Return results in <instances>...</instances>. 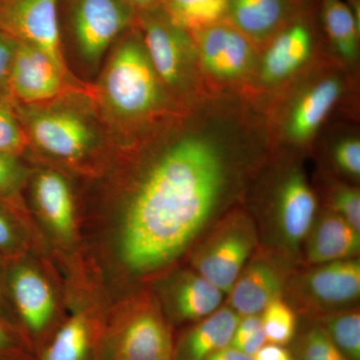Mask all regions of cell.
Instances as JSON below:
<instances>
[{
  "label": "cell",
  "instance_id": "74e56055",
  "mask_svg": "<svg viewBox=\"0 0 360 360\" xmlns=\"http://www.w3.org/2000/svg\"><path fill=\"white\" fill-rule=\"evenodd\" d=\"M345 2L354 20L360 25V0H345Z\"/></svg>",
  "mask_w": 360,
  "mask_h": 360
},
{
  "label": "cell",
  "instance_id": "cb8c5ba5",
  "mask_svg": "<svg viewBox=\"0 0 360 360\" xmlns=\"http://www.w3.org/2000/svg\"><path fill=\"white\" fill-rule=\"evenodd\" d=\"M224 292L200 274L179 279L172 293L174 314L180 321H201L219 309Z\"/></svg>",
  "mask_w": 360,
  "mask_h": 360
},
{
  "label": "cell",
  "instance_id": "4fadbf2b",
  "mask_svg": "<svg viewBox=\"0 0 360 360\" xmlns=\"http://www.w3.org/2000/svg\"><path fill=\"white\" fill-rule=\"evenodd\" d=\"M0 30L32 45L68 71L58 20V0H6L0 6Z\"/></svg>",
  "mask_w": 360,
  "mask_h": 360
},
{
  "label": "cell",
  "instance_id": "f1b7e54d",
  "mask_svg": "<svg viewBox=\"0 0 360 360\" xmlns=\"http://www.w3.org/2000/svg\"><path fill=\"white\" fill-rule=\"evenodd\" d=\"M27 146L15 106L8 97L0 96V155L20 156Z\"/></svg>",
  "mask_w": 360,
  "mask_h": 360
},
{
  "label": "cell",
  "instance_id": "7c38bea8",
  "mask_svg": "<svg viewBox=\"0 0 360 360\" xmlns=\"http://www.w3.org/2000/svg\"><path fill=\"white\" fill-rule=\"evenodd\" d=\"M248 222L245 214L234 213L196 255L198 274L224 293L231 290L255 245L252 227Z\"/></svg>",
  "mask_w": 360,
  "mask_h": 360
},
{
  "label": "cell",
  "instance_id": "8992f818",
  "mask_svg": "<svg viewBox=\"0 0 360 360\" xmlns=\"http://www.w3.org/2000/svg\"><path fill=\"white\" fill-rule=\"evenodd\" d=\"M136 25L156 73L179 108H189L210 96L191 32L175 25L162 8L137 13Z\"/></svg>",
  "mask_w": 360,
  "mask_h": 360
},
{
  "label": "cell",
  "instance_id": "8d00e7d4",
  "mask_svg": "<svg viewBox=\"0 0 360 360\" xmlns=\"http://www.w3.org/2000/svg\"><path fill=\"white\" fill-rule=\"evenodd\" d=\"M18 347L15 338L8 328L0 321V354H9Z\"/></svg>",
  "mask_w": 360,
  "mask_h": 360
},
{
  "label": "cell",
  "instance_id": "ffe728a7",
  "mask_svg": "<svg viewBox=\"0 0 360 360\" xmlns=\"http://www.w3.org/2000/svg\"><path fill=\"white\" fill-rule=\"evenodd\" d=\"M307 245V259L316 265L354 258L360 250V231L340 215L326 210L315 219Z\"/></svg>",
  "mask_w": 360,
  "mask_h": 360
},
{
  "label": "cell",
  "instance_id": "83f0119b",
  "mask_svg": "<svg viewBox=\"0 0 360 360\" xmlns=\"http://www.w3.org/2000/svg\"><path fill=\"white\" fill-rule=\"evenodd\" d=\"M341 352L350 360H360V314L359 311L333 315L324 328Z\"/></svg>",
  "mask_w": 360,
  "mask_h": 360
},
{
  "label": "cell",
  "instance_id": "9a60e30c",
  "mask_svg": "<svg viewBox=\"0 0 360 360\" xmlns=\"http://www.w3.org/2000/svg\"><path fill=\"white\" fill-rule=\"evenodd\" d=\"M307 1L229 0L225 21L260 49Z\"/></svg>",
  "mask_w": 360,
  "mask_h": 360
},
{
  "label": "cell",
  "instance_id": "ba28073f",
  "mask_svg": "<svg viewBox=\"0 0 360 360\" xmlns=\"http://www.w3.org/2000/svg\"><path fill=\"white\" fill-rule=\"evenodd\" d=\"M270 158V202L281 236L296 250L314 226L319 200L298 161L300 155L271 151Z\"/></svg>",
  "mask_w": 360,
  "mask_h": 360
},
{
  "label": "cell",
  "instance_id": "f546056e",
  "mask_svg": "<svg viewBox=\"0 0 360 360\" xmlns=\"http://www.w3.org/2000/svg\"><path fill=\"white\" fill-rule=\"evenodd\" d=\"M300 355L302 360H348L322 328H312L307 333L302 340Z\"/></svg>",
  "mask_w": 360,
  "mask_h": 360
},
{
  "label": "cell",
  "instance_id": "277c9868",
  "mask_svg": "<svg viewBox=\"0 0 360 360\" xmlns=\"http://www.w3.org/2000/svg\"><path fill=\"white\" fill-rule=\"evenodd\" d=\"M326 58L317 20L316 0H307L260 47L255 70L239 94L264 112L281 90Z\"/></svg>",
  "mask_w": 360,
  "mask_h": 360
},
{
  "label": "cell",
  "instance_id": "7402d4cb",
  "mask_svg": "<svg viewBox=\"0 0 360 360\" xmlns=\"http://www.w3.org/2000/svg\"><path fill=\"white\" fill-rule=\"evenodd\" d=\"M316 150L340 176L354 184L359 181V120L340 118L328 123L315 139L311 153Z\"/></svg>",
  "mask_w": 360,
  "mask_h": 360
},
{
  "label": "cell",
  "instance_id": "484cf974",
  "mask_svg": "<svg viewBox=\"0 0 360 360\" xmlns=\"http://www.w3.org/2000/svg\"><path fill=\"white\" fill-rule=\"evenodd\" d=\"M328 210L340 215L360 231V191L356 184L328 177L322 179Z\"/></svg>",
  "mask_w": 360,
  "mask_h": 360
},
{
  "label": "cell",
  "instance_id": "4dcf8cb0",
  "mask_svg": "<svg viewBox=\"0 0 360 360\" xmlns=\"http://www.w3.org/2000/svg\"><path fill=\"white\" fill-rule=\"evenodd\" d=\"M27 176L20 156L0 155V202L13 198Z\"/></svg>",
  "mask_w": 360,
  "mask_h": 360
},
{
  "label": "cell",
  "instance_id": "d590c367",
  "mask_svg": "<svg viewBox=\"0 0 360 360\" xmlns=\"http://www.w3.org/2000/svg\"><path fill=\"white\" fill-rule=\"evenodd\" d=\"M136 11V13L158 11L162 8L165 0H123Z\"/></svg>",
  "mask_w": 360,
  "mask_h": 360
},
{
  "label": "cell",
  "instance_id": "d6a6232c",
  "mask_svg": "<svg viewBox=\"0 0 360 360\" xmlns=\"http://www.w3.org/2000/svg\"><path fill=\"white\" fill-rule=\"evenodd\" d=\"M20 243L18 229L8 213L0 205V250H13Z\"/></svg>",
  "mask_w": 360,
  "mask_h": 360
},
{
  "label": "cell",
  "instance_id": "603a6c76",
  "mask_svg": "<svg viewBox=\"0 0 360 360\" xmlns=\"http://www.w3.org/2000/svg\"><path fill=\"white\" fill-rule=\"evenodd\" d=\"M240 315L224 307L201 319L174 345V360H205L231 345Z\"/></svg>",
  "mask_w": 360,
  "mask_h": 360
},
{
  "label": "cell",
  "instance_id": "e0dca14e",
  "mask_svg": "<svg viewBox=\"0 0 360 360\" xmlns=\"http://www.w3.org/2000/svg\"><path fill=\"white\" fill-rule=\"evenodd\" d=\"M305 297L322 307L354 302L360 295V262L356 258L319 264L302 281Z\"/></svg>",
  "mask_w": 360,
  "mask_h": 360
},
{
  "label": "cell",
  "instance_id": "6da1fadb",
  "mask_svg": "<svg viewBox=\"0 0 360 360\" xmlns=\"http://www.w3.org/2000/svg\"><path fill=\"white\" fill-rule=\"evenodd\" d=\"M135 144L144 161L125 202L118 250L139 274L179 257L270 153L264 113L239 92L210 94Z\"/></svg>",
  "mask_w": 360,
  "mask_h": 360
},
{
  "label": "cell",
  "instance_id": "4316f807",
  "mask_svg": "<svg viewBox=\"0 0 360 360\" xmlns=\"http://www.w3.org/2000/svg\"><path fill=\"white\" fill-rule=\"evenodd\" d=\"M260 317L266 341L283 347L290 342L296 330V317L288 303L281 298L272 300Z\"/></svg>",
  "mask_w": 360,
  "mask_h": 360
},
{
  "label": "cell",
  "instance_id": "44dd1931",
  "mask_svg": "<svg viewBox=\"0 0 360 360\" xmlns=\"http://www.w3.org/2000/svg\"><path fill=\"white\" fill-rule=\"evenodd\" d=\"M283 286V274L276 266L257 260L243 269L229 291L231 309L240 316L258 314L281 298Z\"/></svg>",
  "mask_w": 360,
  "mask_h": 360
},
{
  "label": "cell",
  "instance_id": "5b68a950",
  "mask_svg": "<svg viewBox=\"0 0 360 360\" xmlns=\"http://www.w3.org/2000/svg\"><path fill=\"white\" fill-rule=\"evenodd\" d=\"M92 101L75 94L37 105L13 104L28 144L58 160L77 161L91 155L103 139Z\"/></svg>",
  "mask_w": 360,
  "mask_h": 360
},
{
  "label": "cell",
  "instance_id": "d4e9b609",
  "mask_svg": "<svg viewBox=\"0 0 360 360\" xmlns=\"http://www.w3.org/2000/svg\"><path fill=\"white\" fill-rule=\"evenodd\" d=\"M229 0H165L163 11L175 25L193 33L225 21Z\"/></svg>",
  "mask_w": 360,
  "mask_h": 360
},
{
  "label": "cell",
  "instance_id": "d6986e66",
  "mask_svg": "<svg viewBox=\"0 0 360 360\" xmlns=\"http://www.w3.org/2000/svg\"><path fill=\"white\" fill-rule=\"evenodd\" d=\"M32 193L35 206L51 231L59 238H72L75 205L68 180L54 170H42L33 180Z\"/></svg>",
  "mask_w": 360,
  "mask_h": 360
},
{
  "label": "cell",
  "instance_id": "2e32d148",
  "mask_svg": "<svg viewBox=\"0 0 360 360\" xmlns=\"http://www.w3.org/2000/svg\"><path fill=\"white\" fill-rule=\"evenodd\" d=\"M316 15L328 58L360 71V25L345 0H316Z\"/></svg>",
  "mask_w": 360,
  "mask_h": 360
},
{
  "label": "cell",
  "instance_id": "5bb4252c",
  "mask_svg": "<svg viewBox=\"0 0 360 360\" xmlns=\"http://www.w3.org/2000/svg\"><path fill=\"white\" fill-rule=\"evenodd\" d=\"M11 295L21 321L32 340L46 335L56 314V300L46 279L30 265H20L9 276Z\"/></svg>",
  "mask_w": 360,
  "mask_h": 360
},
{
  "label": "cell",
  "instance_id": "3957f363",
  "mask_svg": "<svg viewBox=\"0 0 360 360\" xmlns=\"http://www.w3.org/2000/svg\"><path fill=\"white\" fill-rule=\"evenodd\" d=\"M94 103L120 136L131 142L184 110L161 82L137 25L115 42L94 86Z\"/></svg>",
  "mask_w": 360,
  "mask_h": 360
},
{
  "label": "cell",
  "instance_id": "ab89813d",
  "mask_svg": "<svg viewBox=\"0 0 360 360\" xmlns=\"http://www.w3.org/2000/svg\"><path fill=\"white\" fill-rule=\"evenodd\" d=\"M0 6H1V0H0Z\"/></svg>",
  "mask_w": 360,
  "mask_h": 360
},
{
  "label": "cell",
  "instance_id": "836d02e7",
  "mask_svg": "<svg viewBox=\"0 0 360 360\" xmlns=\"http://www.w3.org/2000/svg\"><path fill=\"white\" fill-rule=\"evenodd\" d=\"M253 360H293L290 352L283 345L265 343L253 355Z\"/></svg>",
  "mask_w": 360,
  "mask_h": 360
},
{
  "label": "cell",
  "instance_id": "1f68e13d",
  "mask_svg": "<svg viewBox=\"0 0 360 360\" xmlns=\"http://www.w3.org/2000/svg\"><path fill=\"white\" fill-rule=\"evenodd\" d=\"M18 46V40L0 30V96L7 97V82Z\"/></svg>",
  "mask_w": 360,
  "mask_h": 360
},
{
  "label": "cell",
  "instance_id": "52a82bcc",
  "mask_svg": "<svg viewBox=\"0 0 360 360\" xmlns=\"http://www.w3.org/2000/svg\"><path fill=\"white\" fill-rule=\"evenodd\" d=\"M191 34L208 94L240 92L255 70L259 49L227 21Z\"/></svg>",
  "mask_w": 360,
  "mask_h": 360
},
{
  "label": "cell",
  "instance_id": "7a4b0ae2",
  "mask_svg": "<svg viewBox=\"0 0 360 360\" xmlns=\"http://www.w3.org/2000/svg\"><path fill=\"white\" fill-rule=\"evenodd\" d=\"M264 113L270 153H311L328 123L359 120L360 71L324 58L281 90Z\"/></svg>",
  "mask_w": 360,
  "mask_h": 360
},
{
  "label": "cell",
  "instance_id": "f35d334b",
  "mask_svg": "<svg viewBox=\"0 0 360 360\" xmlns=\"http://www.w3.org/2000/svg\"><path fill=\"white\" fill-rule=\"evenodd\" d=\"M4 1H6V0H1V4H4Z\"/></svg>",
  "mask_w": 360,
  "mask_h": 360
},
{
  "label": "cell",
  "instance_id": "30bf717a",
  "mask_svg": "<svg viewBox=\"0 0 360 360\" xmlns=\"http://www.w3.org/2000/svg\"><path fill=\"white\" fill-rule=\"evenodd\" d=\"M75 94L94 99V86L59 68L44 52L18 42L7 82V97L14 104L37 105Z\"/></svg>",
  "mask_w": 360,
  "mask_h": 360
},
{
  "label": "cell",
  "instance_id": "9c48e42d",
  "mask_svg": "<svg viewBox=\"0 0 360 360\" xmlns=\"http://www.w3.org/2000/svg\"><path fill=\"white\" fill-rule=\"evenodd\" d=\"M172 333L151 305L131 307L103 328L101 360H174Z\"/></svg>",
  "mask_w": 360,
  "mask_h": 360
},
{
  "label": "cell",
  "instance_id": "e575fe53",
  "mask_svg": "<svg viewBox=\"0 0 360 360\" xmlns=\"http://www.w3.org/2000/svg\"><path fill=\"white\" fill-rule=\"evenodd\" d=\"M205 360H253V356L240 352L238 348L229 347L222 348L219 352H214Z\"/></svg>",
  "mask_w": 360,
  "mask_h": 360
},
{
  "label": "cell",
  "instance_id": "ac0fdd59",
  "mask_svg": "<svg viewBox=\"0 0 360 360\" xmlns=\"http://www.w3.org/2000/svg\"><path fill=\"white\" fill-rule=\"evenodd\" d=\"M103 328L86 314H73L47 338L39 360H101Z\"/></svg>",
  "mask_w": 360,
  "mask_h": 360
},
{
  "label": "cell",
  "instance_id": "8fae6325",
  "mask_svg": "<svg viewBox=\"0 0 360 360\" xmlns=\"http://www.w3.org/2000/svg\"><path fill=\"white\" fill-rule=\"evenodd\" d=\"M137 13L123 0H70L71 32L87 65L101 63L104 53L136 25Z\"/></svg>",
  "mask_w": 360,
  "mask_h": 360
}]
</instances>
